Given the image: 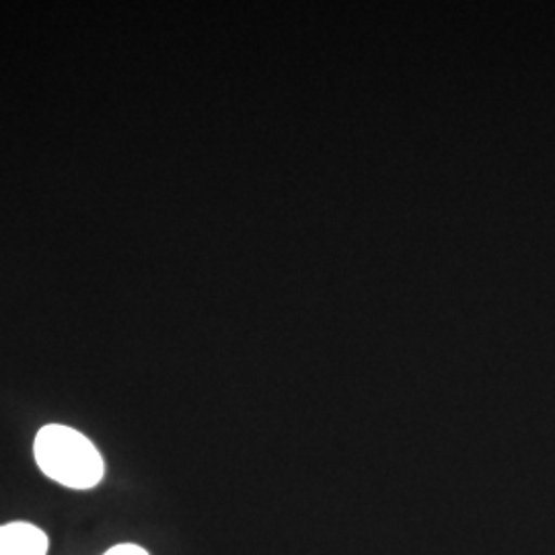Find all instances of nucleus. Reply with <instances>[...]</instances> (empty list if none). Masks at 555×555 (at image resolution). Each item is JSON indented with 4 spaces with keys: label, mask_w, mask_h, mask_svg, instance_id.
<instances>
[{
    "label": "nucleus",
    "mask_w": 555,
    "mask_h": 555,
    "mask_svg": "<svg viewBox=\"0 0 555 555\" xmlns=\"http://www.w3.org/2000/svg\"><path fill=\"white\" fill-rule=\"evenodd\" d=\"M34 456L41 474L66 490L87 492L105 477L98 447L64 424H46L34 440Z\"/></svg>",
    "instance_id": "nucleus-1"
},
{
    "label": "nucleus",
    "mask_w": 555,
    "mask_h": 555,
    "mask_svg": "<svg viewBox=\"0 0 555 555\" xmlns=\"http://www.w3.org/2000/svg\"><path fill=\"white\" fill-rule=\"evenodd\" d=\"M50 537L29 522V520H11L0 525V555H48Z\"/></svg>",
    "instance_id": "nucleus-2"
},
{
    "label": "nucleus",
    "mask_w": 555,
    "mask_h": 555,
    "mask_svg": "<svg viewBox=\"0 0 555 555\" xmlns=\"http://www.w3.org/2000/svg\"><path fill=\"white\" fill-rule=\"evenodd\" d=\"M101 555H151L144 547H140L137 543H118L109 550H105Z\"/></svg>",
    "instance_id": "nucleus-3"
}]
</instances>
